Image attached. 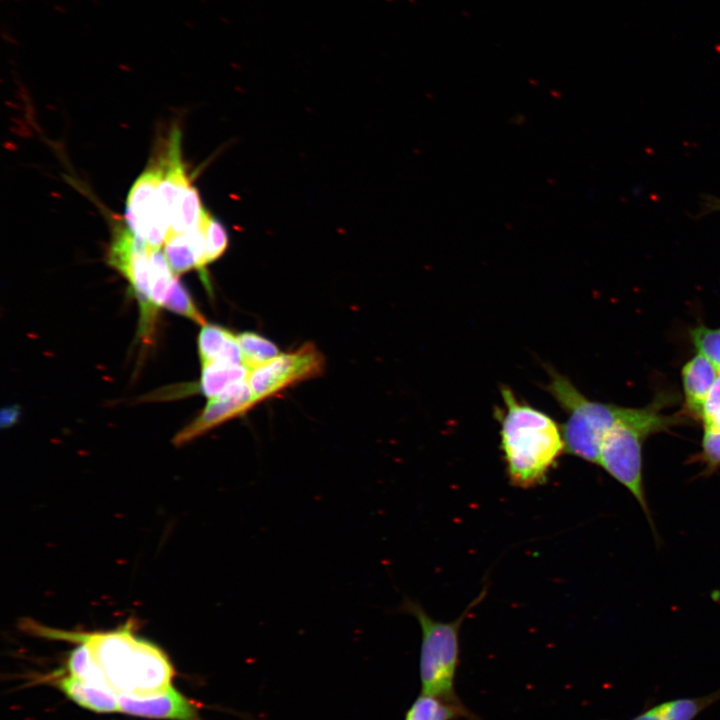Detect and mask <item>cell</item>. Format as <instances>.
Here are the masks:
<instances>
[{
    "instance_id": "cell-3",
    "label": "cell",
    "mask_w": 720,
    "mask_h": 720,
    "mask_svg": "<svg viewBox=\"0 0 720 720\" xmlns=\"http://www.w3.org/2000/svg\"><path fill=\"white\" fill-rule=\"evenodd\" d=\"M133 623L104 632H69L85 641L118 694L149 696L171 686L173 666L158 646L135 635Z\"/></svg>"
},
{
    "instance_id": "cell-25",
    "label": "cell",
    "mask_w": 720,
    "mask_h": 720,
    "mask_svg": "<svg viewBox=\"0 0 720 720\" xmlns=\"http://www.w3.org/2000/svg\"><path fill=\"white\" fill-rule=\"evenodd\" d=\"M17 416L16 409H8L6 411H3L1 416V423L2 424H10L14 422L15 418Z\"/></svg>"
},
{
    "instance_id": "cell-10",
    "label": "cell",
    "mask_w": 720,
    "mask_h": 720,
    "mask_svg": "<svg viewBox=\"0 0 720 720\" xmlns=\"http://www.w3.org/2000/svg\"><path fill=\"white\" fill-rule=\"evenodd\" d=\"M120 712L137 717L162 720H203L199 705L172 685L149 696L118 694Z\"/></svg>"
},
{
    "instance_id": "cell-2",
    "label": "cell",
    "mask_w": 720,
    "mask_h": 720,
    "mask_svg": "<svg viewBox=\"0 0 720 720\" xmlns=\"http://www.w3.org/2000/svg\"><path fill=\"white\" fill-rule=\"evenodd\" d=\"M500 393L504 409L497 416L509 480L519 488L538 486L565 451L562 428L546 413L519 402L508 386L502 385Z\"/></svg>"
},
{
    "instance_id": "cell-4",
    "label": "cell",
    "mask_w": 720,
    "mask_h": 720,
    "mask_svg": "<svg viewBox=\"0 0 720 720\" xmlns=\"http://www.w3.org/2000/svg\"><path fill=\"white\" fill-rule=\"evenodd\" d=\"M486 595V588L466 607L464 612L450 622L437 621L418 603L405 598L401 606L414 616L421 628L419 676L423 694L450 702L461 700L455 691V678L459 664V635L463 621Z\"/></svg>"
},
{
    "instance_id": "cell-14",
    "label": "cell",
    "mask_w": 720,
    "mask_h": 720,
    "mask_svg": "<svg viewBox=\"0 0 720 720\" xmlns=\"http://www.w3.org/2000/svg\"><path fill=\"white\" fill-rule=\"evenodd\" d=\"M198 349L201 364L215 361L243 364L237 335L224 327L207 323L203 325L198 337Z\"/></svg>"
},
{
    "instance_id": "cell-22",
    "label": "cell",
    "mask_w": 720,
    "mask_h": 720,
    "mask_svg": "<svg viewBox=\"0 0 720 720\" xmlns=\"http://www.w3.org/2000/svg\"><path fill=\"white\" fill-rule=\"evenodd\" d=\"M692 459L704 466L703 475H711L720 468V430L704 428L701 449Z\"/></svg>"
},
{
    "instance_id": "cell-17",
    "label": "cell",
    "mask_w": 720,
    "mask_h": 720,
    "mask_svg": "<svg viewBox=\"0 0 720 720\" xmlns=\"http://www.w3.org/2000/svg\"><path fill=\"white\" fill-rule=\"evenodd\" d=\"M201 365L200 390L208 399L218 396L235 383L247 380L250 373L243 364L215 361Z\"/></svg>"
},
{
    "instance_id": "cell-21",
    "label": "cell",
    "mask_w": 720,
    "mask_h": 720,
    "mask_svg": "<svg viewBox=\"0 0 720 720\" xmlns=\"http://www.w3.org/2000/svg\"><path fill=\"white\" fill-rule=\"evenodd\" d=\"M690 339L697 352L707 357L720 370V327L699 324L690 330Z\"/></svg>"
},
{
    "instance_id": "cell-16",
    "label": "cell",
    "mask_w": 720,
    "mask_h": 720,
    "mask_svg": "<svg viewBox=\"0 0 720 720\" xmlns=\"http://www.w3.org/2000/svg\"><path fill=\"white\" fill-rule=\"evenodd\" d=\"M479 720L461 701L450 702L421 693L407 710L404 720Z\"/></svg>"
},
{
    "instance_id": "cell-19",
    "label": "cell",
    "mask_w": 720,
    "mask_h": 720,
    "mask_svg": "<svg viewBox=\"0 0 720 720\" xmlns=\"http://www.w3.org/2000/svg\"><path fill=\"white\" fill-rule=\"evenodd\" d=\"M206 243V264L220 258L228 246V235L224 226L207 211L201 223Z\"/></svg>"
},
{
    "instance_id": "cell-1",
    "label": "cell",
    "mask_w": 720,
    "mask_h": 720,
    "mask_svg": "<svg viewBox=\"0 0 720 720\" xmlns=\"http://www.w3.org/2000/svg\"><path fill=\"white\" fill-rule=\"evenodd\" d=\"M548 375L546 390L567 414L561 427L565 451L589 463H599L603 439L619 423L649 425L660 433L686 421L681 412L673 415L661 412L667 398L641 408L621 407L587 398L569 378L551 367Z\"/></svg>"
},
{
    "instance_id": "cell-18",
    "label": "cell",
    "mask_w": 720,
    "mask_h": 720,
    "mask_svg": "<svg viewBox=\"0 0 720 720\" xmlns=\"http://www.w3.org/2000/svg\"><path fill=\"white\" fill-rule=\"evenodd\" d=\"M237 339L243 365L250 371L266 364L281 353L272 341L254 332H243L237 335Z\"/></svg>"
},
{
    "instance_id": "cell-15",
    "label": "cell",
    "mask_w": 720,
    "mask_h": 720,
    "mask_svg": "<svg viewBox=\"0 0 720 720\" xmlns=\"http://www.w3.org/2000/svg\"><path fill=\"white\" fill-rule=\"evenodd\" d=\"M57 688L77 705L96 713L120 712L117 694L91 686L68 674L57 679Z\"/></svg>"
},
{
    "instance_id": "cell-5",
    "label": "cell",
    "mask_w": 720,
    "mask_h": 720,
    "mask_svg": "<svg viewBox=\"0 0 720 720\" xmlns=\"http://www.w3.org/2000/svg\"><path fill=\"white\" fill-rule=\"evenodd\" d=\"M656 433L659 431L649 425L629 422L617 424L603 439L598 463L632 494L652 527L644 490L642 447L644 440Z\"/></svg>"
},
{
    "instance_id": "cell-7",
    "label": "cell",
    "mask_w": 720,
    "mask_h": 720,
    "mask_svg": "<svg viewBox=\"0 0 720 720\" xmlns=\"http://www.w3.org/2000/svg\"><path fill=\"white\" fill-rule=\"evenodd\" d=\"M325 369L323 354L312 343L277 357L250 371L247 382L257 403L286 388L320 376Z\"/></svg>"
},
{
    "instance_id": "cell-6",
    "label": "cell",
    "mask_w": 720,
    "mask_h": 720,
    "mask_svg": "<svg viewBox=\"0 0 720 720\" xmlns=\"http://www.w3.org/2000/svg\"><path fill=\"white\" fill-rule=\"evenodd\" d=\"M151 245L129 229L118 228L108 254L109 264L130 282L140 307V334L143 339L152 335L157 310L151 303L150 252Z\"/></svg>"
},
{
    "instance_id": "cell-8",
    "label": "cell",
    "mask_w": 720,
    "mask_h": 720,
    "mask_svg": "<svg viewBox=\"0 0 720 720\" xmlns=\"http://www.w3.org/2000/svg\"><path fill=\"white\" fill-rule=\"evenodd\" d=\"M160 178L159 164L147 168L131 187L125 211L128 229L155 248L164 244L170 231L158 195Z\"/></svg>"
},
{
    "instance_id": "cell-9",
    "label": "cell",
    "mask_w": 720,
    "mask_h": 720,
    "mask_svg": "<svg viewBox=\"0 0 720 720\" xmlns=\"http://www.w3.org/2000/svg\"><path fill=\"white\" fill-rule=\"evenodd\" d=\"M258 403L255 401L247 380L229 386L218 396L208 399L201 413L174 438L176 445H183L231 419L246 414Z\"/></svg>"
},
{
    "instance_id": "cell-12",
    "label": "cell",
    "mask_w": 720,
    "mask_h": 720,
    "mask_svg": "<svg viewBox=\"0 0 720 720\" xmlns=\"http://www.w3.org/2000/svg\"><path fill=\"white\" fill-rule=\"evenodd\" d=\"M164 254L175 274L185 273L193 268L205 274V253L201 237L194 230L183 233H169L164 242Z\"/></svg>"
},
{
    "instance_id": "cell-13",
    "label": "cell",
    "mask_w": 720,
    "mask_h": 720,
    "mask_svg": "<svg viewBox=\"0 0 720 720\" xmlns=\"http://www.w3.org/2000/svg\"><path fill=\"white\" fill-rule=\"evenodd\" d=\"M720 700V689L698 697H681L655 704L629 720H695Z\"/></svg>"
},
{
    "instance_id": "cell-20",
    "label": "cell",
    "mask_w": 720,
    "mask_h": 720,
    "mask_svg": "<svg viewBox=\"0 0 720 720\" xmlns=\"http://www.w3.org/2000/svg\"><path fill=\"white\" fill-rule=\"evenodd\" d=\"M163 307L201 326L206 324L204 316L198 310L190 294L178 279H176L171 286Z\"/></svg>"
},
{
    "instance_id": "cell-23",
    "label": "cell",
    "mask_w": 720,
    "mask_h": 720,
    "mask_svg": "<svg viewBox=\"0 0 720 720\" xmlns=\"http://www.w3.org/2000/svg\"><path fill=\"white\" fill-rule=\"evenodd\" d=\"M699 420L704 428L720 430V370L705 399Z\"/></svg>"
},
{
    "instance_id": "cell-24",
    "label": "cell",
    "mask_w": 720,
    "mask_h": 720,
    "mask_svg": "<svg viewBox=\"0 0 720 720\" xmlns=\"http://www.w3.org/2000/svg\"><path fill=\"white\" fill-rule=\"evenodd\" d=\"M720 211V198L712 195H704L699 216H706Z\"/></svg>"
},
{
    "instance_id": "cell-11",
    "label": "cell",
    "mask_w": 720,
    "mask_h": 720,
    "mask_svg": "<svg viewBox=\"0 0 720 720\" xmlns=\"http://www.w3.org/2000/svg\"><path fill=\"white\" fill-rule=\"evenodd\" d=\"M719 373V369L703 354L697 353L681 370L686 417L699 420L705 399Z\"/></svg>"
}]
</instances>
